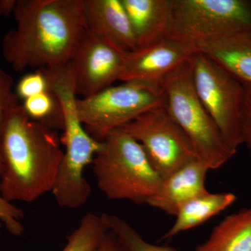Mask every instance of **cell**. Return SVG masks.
Masks as SVG:
<instances>
[{
    "instance_id": "10",
    "label": "cell",
    "mask_w": 251,
    "mask_h": 251,
    "mask_svg": "<svg viewBox=\"0 0 251 251\" xmlns=\"http://www.w3.org/2000/svg\"><path fill=\"white\" fill-rule=\"evenodd\" d=\"M126 53L87 29L70 62L76 95L90 97L120 80Z\"/></svg>"
},
{
    "instance_id": "9",
    "label": "cell",
    "mask_w": 251,
    "mask_h": 251,
    "mask_svg": "<svg viewBox=\"0 0 251 251\" xmlns=\"http://www.w3.org/2000/svg\"><path fill=\"white\" fill-rule=\"evenodd\" d=\"M61 142L65 148L52 193L57 204L78 209L90 199L92 187L84 173L92 165L102 143L87 131L76 112L66 114Z\"/></svg>"
},
{
    "instance_id": "2",
    "label": "cell",
    "mask_w": 251,
    "mask_h": 251,
    "mask_svg": "<svg viewBox=\"0 0 251 251\" xmlns=\"http://www.w3.org/2000/svg\"><path fill=\"white\" fill-rule=\"evenodd\" d=\"M57 130L31 120L22 104L0 130V193L10 202H32L52 192L64 151Z\"/></svg>"
},
{
    "instance_id": "7",
    "label": "cell",
    "mask_w": 251,
    "mask_h": 251,
    "mask_svg": "<svg viewBox=\"0 0 251 251\" xmlns=\"http://www.w3.org/2000/svg\"><path fill=\"white\" fill-rule=\"evenodd\" d=\"M193 85L200 100L219 128L229 150L236 154L242 145V82L205 54L191 58Z\"/></svg>"
},
{
    "instance_id": "11",
    "label": "cell",
    "mask_w": 251,
    "mask_h": 251,
    "mask_svg": "<svg viewBox=\"0 0 251 251\" xmlns=\"http://www.w3.org/2000/svg\"><path fill=\"white\" fill-rule=\"evenodd\" d=\"M196 53L191 46L166 37L126 53L120 81L161 84L167 75Z\"/></svg>"
},
{
    "instance_id": "14",
    "label": "cell",
    "mask_w": 251,
    "mask_h": 251,
    "mask_svg": "<svg viewBox=\"0 0 251 251\" xmlns=\"http://www.w3.org/2000/svg\"><path fill=\"white\" fill-rule=\"evenodd\" d=\"M138 49L166 38L171 28L174 0H122Z\"/></svg>"
},
{
    "instance_id": "19",
    "label": "cell",
    "mask_w": 251,
    "mask_h": 251,
    "mask_svg": "<svg viewBox=\"0 0 251 251\" xmlns=\"http://www.w3.org/2000/svg\"><path fill=\"white\" fill-rule=\"evenodd\" d=\"M108 232L101 215L89 213L83 216L78 227L68 237L62 251H93Z\"/></svg>"
},
{
    "instance_id": "12",
    "label": "cell",
    "mask_w": 251,
    "mask_h": 251,
    "mask_svg": "<svg viewBox=\"0 0 251 251\" xmlns=\"http://www.w3.org/2000/svg\"><path fill=\"white\" fill-rule=\"evenodd\" d=\"M88 30L124 52L138 49L129 18L122 0H84Z\"/></svg>"
},
{
    "instance_id": "13",
    "label": "cell",
    "mask_w": 251,
    "mask_h": 251,
    "mask_svg": "<svg viewBox=\"0 0 251 251\" xmlns=\"http://www.w3.org/2000/svg\"><path fill=\"white\" fill-rule=\"evenodd\" d=\"M209 171L198 160L181 167L163 179L148 205L175 217L184 204L207 191L205 181Z\"/></svg>"
},
{
    "instance_id": "20",
    "label": "cell",
    "mask_w": 251,
    "mask_h": 251,
    "mask_svg": "<svg viewBox=\"0 0 251 251\" xmlns=\"http://www.w3.org/2000/svg\"><path fill=\"white\" fill-rule=\"evenodd\" d=\"M108 230L116 236L126 251H178L167 246H158L147 242L128 222L113 214L101 215Z\"/></svg>"
},
{
    "instance_id": "6",
    "label": "cell",
    "mask_w": 251,
    "mask_h": 251,
    "mask_svg": "<svg viewBox=\"0 0 251 251\" xmlns=\"http://www.w3.org/2000/svg\"><path fill=\"white\" fill-rule=\"evenodd\" d=\"M250 29L249 0H174L167 37L194 50L204 41Z\"/></svg>"
},
{
    "instance_id": "27",
    "label": "cell",
    "mask_w": 251,
    "mask_h": 251,
    "mask_svg": "<svg viewBox=\"0 0 251 251\" xmlns=\"http://www.w3.org/2000/svg\"><path fill=\"white\" fill-rule=\"evenodd\" d=\"M1 226H2V224H1V221H0V234H1Z\"/></svg>"
},
{
    "instance_id": "16",
    "label": "cell",
    "mask_w": 251,
    "mask_h": 251,
    "mask_svg": "<svg viewBox=\"0 0 251 251\" xmlns=\"http://www.w3.org/2000/svg\"><path fill=\"white\" fill-rule=\"evenodd\" d=\"M237 201L232 193L206 192L193 198L180 208L171 229L163 239H169L181 232L195 228L227 209Z\"/></svg>"
},
{
    "instance_id": "24",
    "label": "cell",
    "mask_w": 251,
    "mask_h": 251,
    "mask_svg": "<svg viewBox=\"0 0 251 251\" xmlns=\"http://www.w3.org/2000/svg\"><path fill=\"white\" fill-rule=\"evenodd\" d=\"M244 102L242 110V145H245L251 155V85L243 83Z\"/></svg>"
},
{
    "instance_id": "18",
    "label": "cell",
    "mask_w": 251,
    "mask_h": 251,
    "mask_svg": "<svg viewBox=\"0 0 251 251\" xmlns=\"http://www.w3.org/2000/svg\"><path fill=\"white\" fill-rule=\"evenodd\" d=\"M25 111L33 121L52 129H64L60 103L52 88L23 100Z\"/></svg>"
},
{
    "instance_id": "3",
    "label": "cell",
    "mask_w": 251,
    "mask_h": 251,
    "mask_svg": "<svg viewBox=\"0 0 251 251\" xmlns=\"http://www.w3.org/2000/svg\"><path fill=\"white\" fill-rule=\"evenodd\" d=\"M92 165L99 189L111 201L148 204L163 181L141 145L121 128L105 137Z\"/></svg>"
},
{
    "instance_id": "23",
    "label": "cell",
    "mask_w": 251,
    "mask_h": 251,
    "mask_svg": "<svg viewBox=\"0 0 251 251\" xmlns=\"http://www.w3.org/2000/svg\"><path fill=\"white\" fill-rule=\"evenodd\" d=\"M24 216L22 209L5 200L0 193V221L10 234L16 237L22 235L25 229L21 221Z\"/></svg>"
},
{
    "instance_id": "5",
    "label": "cell",
    "mask_w": 251,
    "mask_h": 251,
    "mask_svg": "<svg viewBox=\"0 0 251 251\" xmlns=\"http://www.w3.org/2000/svg\"><path fill=\"white\" fill-rule=\"evenodd\" d=\"M166 105L161 84L138 81L111 85L77 100V112L86 131L100 143L112 130L121 128L149 110Z\"/></svg>"
},
{
    "instance_id": "8",
    "label": "cell",
    "mask_w": 251,
    "mask_h": 251,
    "mask_svg": "<svg viewBox=\"0 0 251 251\" xmlns=\"http://www.w3.org/2000/svg\"><path fill=\"white\" fill-rule=\"evenodd\" d=\"M121 129L141 145L163 179L198 160L191 142L172 117L166 105L142 114Z\"/></svg>"
},
{
    "instance_id": "4",
    "label": "cell",
    "mask_w": 251,
    "mask_h": 251,
    "mask_svg": "<svg viewBox=\"0 0 251 251\" xmlns=\"http://www.w3.org/2000/svg\"><path fill=\"white\" fill-rule=\"evenodd\" d=\"M161 85L167 110L191 142L198 161L209 171L224 166L235 154L196 93L191 59L167 75Z\"/></svg>"
},
{
    "instance_id": "26",
    "label": "cell",
    "mask_w": 251,
    "mask_h": 251,
    "mask_svg": "<svg viewBox=\"0 0 251 251\" xmlns=\"http://www.w3.org/2000/svg\"><path fill=\"white\" fill-rule=\"evenodd\" d=\"M16 0H0V18L13 14Z\"/></svg>"
},
{
    "instance_id": "21",
    "label": "cell",
    "mask_w": 251,
    "mask_h": 251,
    "mask_svg": "<svg viewBox=\"0 0 251 251\" xmlns=\"http://www.w3.org/2000/svg\"><path fill=\"white\" fill-rule=\"evenodd\" d=\"M50 89V85L44 69L26 74L19 80L15 92L18 99L25 100L36 94Z\"/></svg>"
},
{
    "instance_id": "25",
    "label": "cell",
    "mask_w": 251,
    "mask_h": 251,
    "mask_svg": "<svg viewBox=\"0 0 251 251\" xmlns=\"http://www.w3.org/2000/svg\"><path fill=\"white\" fill-rule=\"evenodd\" d=\"M93 251H126L111 231L108 230L101 242Z\"/></svg>"
},
{
    "instance_id": "22",
    "label": "cell",
    "mask_w": 251,
    "mask_h": 251,
    "mask_svg": "<svg viewBox=\"0 0 251 251\" xmlns=\"http://www.w3.org/2000/svg\"><path fill=\"white\" fill-rule=\"evenodd\" d=\"M20 103L14 89V80L7 72L0 69V130L10 110ZM0 156V175L1 173Z\"/></svg>"
},
{
    "instance_id": "15",
    "label": "cell",
    "mask_w": 251,
    "mask_h": 251,
    "mask_svg": "<svg viewBox=\"0 0 251 251\" xmlns=\"http://www.w3.org/2000/svg\"><path fill=\"white\" fill-rule=\"evenodd\" d=\"M194 50L205 54L242 83L251 85V29L204 41Z\"/></svg>"
},
{
    "instance_id": "17",
    "label": "cell",
    "mask_w": 251,
    "mask_h": 251,
    "mask_svg": "<svg viewBox=\"0 0 251 251\" xmlns=\"http://www.w3.org/2000/svg\"><path fill=\"white\" fill-rule=\"evenodd\" d=\"M196 251H251V206L224 218Z\"/></svg>"
},
{
    "instance_id": "1",
    "label": "cell",
    "mask_w": 251,
    "mask_h": 251,
    "mask_svg": "<svg viewBox=\"0 0 251 251\" xmlns=\"http://www.w3.org/2000/svg\"><path fill=\"white\" fill-rule=\"evenodd\" d=\"M12 14L1 50L16 72L69 64L87 30L84 0H16Z\"/></svg>"
}]
</instances>
